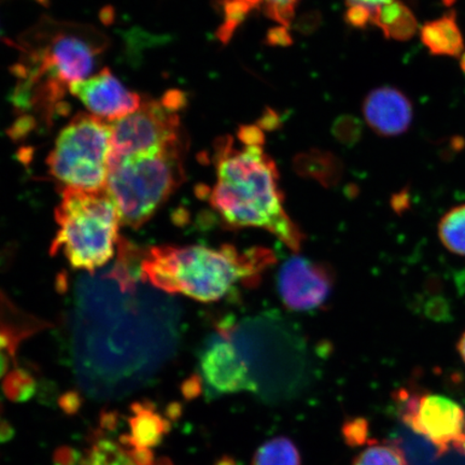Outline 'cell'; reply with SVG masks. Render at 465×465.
Masks as SVG:
<instances>
[{
    "label": "cell",
    "instance_id": "cell-8",
    "mask_svg": "<svg viewBox=\"0 0 465 465\" xmlns=\"http://www.w3.org/2000/svg\"><path fill=\"white\" fill-rule=\"evenodd\" d=\"M112 125L86 114L75 115L57 136L46 159L49 173L64 189L106 190Z\"/></svg>",
    "mask_w": 465,
    "mask_h": 465
},
{
    "label": "cell",
    "instance_id": "cell-29",
    "mask_svg": "<svg viewBox=\"0 0 465 465\" xmlns=\"http://www.w3.org/2000/svg\"><path fill=\"white\" fill-rule=\"evenodd\" d=\"M460 65H461L462 71L465 73V51L463 52V54L461 57Z\"/></svg>",
    "mask_w": 465,
    "mask_h": 465
},
{
    "label": "cell",
    "instance_id": "cell-13",
    "mask_svg": "<svg viewBox=\"0 0 465 465\" xmlns=\"http://www.w3.org/2000/svg\"><path fill=\"white\" fill-rule=\"evenodd\" d=\"M71 93L92 115L104 122H115L136 112L143 104L138 93L121 83L108 68L89 79L74 83Z\"/></svg>",
    "mask_w": 465,
    "mask_h": 465
},
{
    "label": "cell",
    "instance_id": "cell-16",
    "mask_svg": "<svg viewBox=\"0 0 465 465\" xmlns=\"http://www.w3.org/2000/svg\"><path fill=\"white\" fill-rule=\"evenodd\" d=\"M130 434L121 438L124 450H151L158 446L170 432L171 423L165 420L155 407L149 402H138L132 406Z\"/></svg>",
    "mask_w": 465,
    "mask_h": 465
},
{
    "label": "cell",
    "instance_id": "cell-5",
    "mask_svg": "<svg viewBox=\"0 0 465 465\" xmlns=\"http://www.w3.org/2000/svg\"><path fill=\"white\" fill-rule=\"evenodd\" d=\"M234 342L254 383L255 394L267 400L290 397L303 380L307 351L303 337L276 313H261L218 327Z\"/></svg>",
    "mask_w": 465,
    "mask_h": 465
},
{
    "label": "cell",
    "instance_id": "cell-14",
    "mask_svg": "<svg viewBox=\"0 0 465 465\" xmlns=\"http://www.w3.org/2000/svg\"><path fill=\"white\" fill-rule=\"evenodd\" d=\"M363 114L366 124L378 135L395 137L410 129L414 110L404 93L395 87L382 86L365 97Z\"/></svg>",
    "mask_w": 465,
    "mask_h": 465
},
{
    "label": "cell",
    "instance_id": "cell-6",
    "mask_svg": "<svg viewBox=\"0 0 465 465\" xmlns=\"http://www.w3.org/2000/svg\"><path fill=\"white\" fill-rule=\"evenodd\" d=\"M55 221L51 254L62 253L74 269L89 272L113 259L122 221L107 190L63 189Z\"/></svg>",
    "mask_w": 465,
    "mask_h": 465
},
{
    "label": "cell",
    "instance_id": "cell-23",
    "mask_svg": "<svg viewBox=\"0 0 465 465\" xmlns=\"http://www.w3.org/2000/svg\"><path fill=\"white\" fill-rule=\"evenodd\" d=\"M35 378L27 371L15 369L9 371L3 382V391L14 402H26L35 394Z\"/></svg>",
    "mask_w": 465,
    "mask_h": 465
},
{
    "label": "cell",
    "instance_id": "cell-9",
    "mask_svg": "<svg viewBox=\"0 0 465 465\" xmlns=\"http://www.w3.org/2000/svg\"><path fill=\"white\" fill-rule=\"evenodd\" d=\"M184 103L182 93L171 91L161 100L143 101L136 112L114 122L109 165L130 156L187 143L178 113Z\"/></svg>",
    "mask_w": 465,
    "mask_h": 465
},
{
    "label": "cell",
    "instance_id": "cell-12",
    "mask_svg": "<svg viewBox=\"0 0 465 465\" xmlns=\"http://www.w3.org/2000/svg\"><path fill=\"white\" fill-rule=\"evenodd\" d=\"M335 278L328 265L306 258L293 257L278 274V292L290 310H317L332 293Z\"/></svg>",
    "mask_w": 465,
    "mask_h": 465
},
{
    "label": "cell",
    "instance_id": "cell-11",
    "mask_svg": "<svg viewBox=\"0 0 465 465\" xmlns=\"http://www.w3.org/2000/svg\"><path fill=\"white\" fill-rule=\"evenodd\" d=\"M200 380L213 395L255 392L249 370L228 335L217 329L199 356Z\"/></svg>",
    "mask_w": 465,
    "mask_h": 465
},
{
    "label": "cell",
    "instance_id": "cell-25",
    "mask_svg": "<svg viewBox=\"0 0 465 465\" xmlns=\"http://www.w3.org/2000/svg\"><path fill=\"white\" fill-rule=\"evenodd\" d=\"M78 461V452L69 447H63L54 453L55 465H77Z\"/></svg>",
    "mask_w": 465,
    "mask_h": 465
},
{
    "label": "cell",
    "instance_id": "cell-28",
    "mask_svg": "<svg viewBox=\"0 0 465 465\" xmlns=\"http://www.w3.org/2000/svg\"><path fill=\"white\" fill-rule=\"evenodd\" d=\"M457 348L459 353H460V356L465 363V332L460 337V340H459Z\"/></svg>",
    "mask_w": 465,
    "mask_h": 465
},
{
    "label": "cell",
    "instance_id": "cell-17",
    "mask_svg": "<svg viewBox=\"0 0 465 465\" xmlns=\"http://www.w3.org/2000/svg\"><path fill=\"white\" fill-rule=\"evenodd\" d=\"M420 38L433 55L459 57L464 49V40L455 13L427 22L420 29Z\"/></svg>",
    "mask_w": 465,
    "mask_h": 465
},
{
    "label": "cell",
    "instance_id": "cell-4",
    "mask_svg": "<svg viewBox=\"0 0 465 465\" xmlns=\"http://www.w3.org/2000/svg\"><path fill=\"white\" fill-rule=\"evenodd\" d=\"M36 32L23 44L14 68L15 104L51 116L71 86L92 73L106 44L101 35L81 26L52 25Z\"/></svg>",
    "mask_w": 465,
    "mask_h": 465
},
{
    "label": "cell",
    "instance_id": "cell-30",
    "mask_svg": "<svg viewBox=\"0 0 465 465\" xmlns=\"http://www.w3.org/2000/svg\"><path fill=\"white\" fill-rule=\"evenodd\" d=\"M156 465H172L167 460H161L160 463H156Z\"/></svg>",
    "mask_w": 465,
    "mask_h": 465
},
{
    "label": "cell",
    "instance_id": "cell-31",
    "mask_svg": "<svg viewBox=\"0 0 465 465\" xmlns=\"http://www.w3.org/2000/svg\"><path fill=\"white\" fill-rule=\"evenodd\" d=\"M461 452L465 453V445H464L463 450H461Z\"/></svg>",
    "mask_w": 465,
    "mask_h": 465
},
{
    "label": "cell",
    "instance_id": "cell-19",
    "mask_svg": "<svg viewBox=\"0 0 465 465\" xmlns=\"http://www.w3.org/2000/svg\"><path fill=\"white\" fill-rule=\"evenodd\" d=\"M439 236L447 250L465 257V203L451 208L440 219Z\"/></svg>",
    "mask_w": 465,
    "mask_h": 465
},
{
    "label": "cell",
    "instance_id": "cell-10",
    "mask_svg": "<svg viewBox=\"0 0 465 465\" xmlns=\"http://www.w3.org/2000/svg\"><path fill=\"white\" fill-rule=\"evenodd\" d=\"M400 416L412 431L431 441L439 453L465 445V411L456 401L435 393L401 392Z\"/></svg>",
    "mask_w": 465,
    "mask_h": 465
},
{
    "label": "cell",
    "instance_id": "cell-21",
    "mask_svg": "<svg viewBox=\"0 0 465 465\" xmlns=\"http://www.w3.org/2000/svg\"><path fill=\"white\" fill-rule=\"evenodd\" d=\"M238 3L247 13L252 9L263 8L267 17L278 23L286 32L291 25L299 0H238Z\"/></svg>",
    "mask_w": 465,
    "mask_h": 465
},
{
    "label": "cell",
    "instance_id": "cell-1",
    "mask_svg": "<svg viewBox=\"0 0 465 465\" xmlns=\"http://www.w3.org/2000/svg\"><path fill=\"white\" fill-rule=\"evenodd\" d=\"M178 341L173 307L142 308L121 303L106 308L83 304L73 327L75 381L87 397H126L153 380L173 357Z\"/></svg>",
    "mask_w": 465,
    "mask_h": 465
},
{
    "label": "cell",
    "instance_id": "cell-2",
    "mask_svg": "<svg viewBox=\"0 0 465 465\" xmlns=\"http://www.w3.org/2000/svg\"><path fill=\"white\" fill-rule=\"evenodd\" d=\"M236 138L225 136L216 143V183L209 191V203L229 228L267 231L298 252L304 235L284 207L276 163L265 153L263 133L258 126H242Z\"/></svg>",
    "mask_w": 465,
    "mask_h": 465
},
{
    "label": "cell",
    "instance_id": "cell-27",
    "mask_svg": "<svg viewBox=\"0 0 465 465\" xmlns=\"http://www.w3.org/2000/svg\"><path fill=\"white\" fill-rule=\"evenodd\" d=\"M11 359L4 356V354H0V378H2L5 371H8L10 365Z\"/></svg>",
    "mask_w": 465,
    "mask_h": 465
},
{
    "label": "cell",
    "instance_id": "cell-3",
    "mask_svg": "<svg viewBox=\"0 0 465 465\" xmlns=\"http://www.w3.org/2000/svg\"><path fill=\"white\" fill-rule=\"evenodd\" d=\"M272 250H246L223 245H163L143 253L141 281L170 294H183L203 303L225 298L238 286L258 284L266 269L275 263Z\"/></svg>",
    "mask_w": 465,
    "mask_h": 465
},
{
    "label": "cell",
    "instance_id": "cell-24",
    "mask_svg": "<svg viewBox=\"0 0 465 465\" xmlns=\"http://www.w3.org/2000/svg\"><path fill=\"white\" fill-rule=\"evenodd\" d=\"M369 424L364 420H354L347 422L344 427V436L348 444L363 445L368 440Z\"/></svg>",
    "mask_w": 465,
    "mask_h": 465
},
{
    "label": "cell",
    "instance_id": "cell-7",
    "mask_svg": "<svg viewBox=\"0 0 465 465\" xmlns=\"http://www.w3.org/2000/svg\"><path fill=\"white\" fill-rule=\"evenodd\" d=\"M187 143L110 163L106 190L122 223L139 229L164 206L184 180Z\"/></svg>",
    "mask_w": 465,
    "mask_h": 465
},
{
    "label": "cell",
    "instance_id": "cell-22",
    "mask_svg": "<svg viewBox=\"0 0 465 465\" xmlns=\"http://www.w3.org/2000/svg\"><path fill=\"white\" fill-rule=\"evenodd\" d=\"M353 465H409L405 453L394 444L371 445L354 459Z\"/></svg>",
    "mask_w": 465,
    "mask_h": 465
},
{
    "label": "cell",
    "instance_id": "cell-26",
    "mask_svg": "<svg viewBox=\"0 0 465 465\" xmlns=\"http://www.w3.org/2000/svg\"><path fill=\"white\" fill-rule=\"evenodd\" d=\"M78 395L74 393H71L66 395V397L63 398L62 406L63 409H65L68 412H73L77 411L79 405Z\"/></svg>",
    "mask_w": 465,
    "mask_h": 465
},
{
    "label": "cell",
    "instance_id": "cell-15",
    "mask_svg": "<svg viewBox=\"0 0 465 465\" xmlns=\"http://www.w3.org/2000/svg\"><path fill=\"white\" fill-rule=\"evenodd\" d=\"M50 327L49 322L23 312L0 293V354L15 361L23 341Z\"/></svg>",
    "mask_w": 465,
    "mask_h": 465
},
{
    "label": "cell",
    "instance_id": "cell-18",
    "mask_svg": "<svg viewBox=\"0 0 465 465\" xmlns=\"http://www.w3.org/2000/svg\"><path fill=\"white\" fill-rule=\"evenodd\" d=\"M298 447L284 436L265 441L255 451L252 465H301Z\"/></svg>",
    "mask_w": 465,
    "mask_h": 465
},
{
    "label": "cell",
    "instance_id": "cell-20",
    "mask_svg": "<svg viewBox=\"0 0 465 465\" xmlns=\"http://www.w3.org/2000/svg\"><path fill=\"white\" fill-rule=\"evenodd\" d=\"M399 0H346V21L353 27L378 25L381 16Z\"/></svg>",
    "mask_w": 465,
    "mask_h": 465
}]
</instances>
